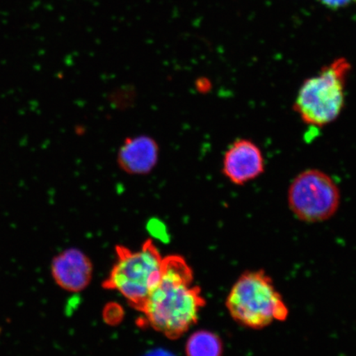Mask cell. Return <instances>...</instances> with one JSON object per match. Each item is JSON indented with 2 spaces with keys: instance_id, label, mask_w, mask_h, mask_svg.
I'll list each match as a JSON object with an SVG mask.
<instances>
[{
  "instance_id": "6da1fadb",
  "label": "cell",
  "mask_w": 356,
  "mask_h": 356,
  "mask_svg": "<svg viewBox=\"0 0 356 356\" xmlns=\"http://www.w3.org/2000/svg\"><path fill=\"white\" fill-rule=\"evenodd\" d=\"M206 305L193 286V273L184 257H163L161 277L147 298L141 313L154 330L175 340L197 323Z\"/></svg>"
},
{
  "instance_id": "7a4b0ae2",
  "label": "cell",
  "mask_w": 356,
  "mask_h": 356,
  "mask_svg": "<svg viewBox=\"0 0 356 356\" xmlns=\"http://www.w3.org/2000/svg\"><path fill=\"white\" fill-rule=\"evenodd\" d=\"M226 308L235 322L255 330L283 322L289 316L286 302L264 270L240 275L227 297Z\"/></svg>"
},
{
  "instance_id": "3957f363",
  "label": "cell",
  "mask_w": 356,
  "mask_h": 356,
  "mask_svg": "<svg viewBox=\"0 0 356 356\" xmlns=\"http://www.w3.org/2000/svg\"><path fill=\"white\" fill-rule=\"evenodd\" d=\"M115 251L117 261L104 287L117 291L134 309L141 312L147 298L161 277L163 257L151 240L146 241L140 250L118 246Z\"/></svg>"
},
{
  "instance_id": "277c9868",
  "label": "cell",
  "mask_w": 356,
  "mask_h": 356,
  "mask_svg": "<svg viewBox=\"0 0 356 356\" xmlns=\"http://www.w3.org/2000/svg\"><path fill=\"white\" fill-rule=\"evenodd\" d=\"M350 70L348 60L341 58L302 83L293 104V109L302 122L323 127L339 117L345 105L346 83Z\"/></svg>"
},
{
  "instance_id": "5b68a950",
  "label": "cell",
  "mask_w": 356,
  "mask_h": 356,
  "mask_svg": "<svg viewBox=\"0 0 356 356\" xmlns=\"http://www.w3.org/2000/svg\"><path fill=\"white\" fill-rule=\"evenodd\" d=\"M288 202L298 219L309 222L330 219L341 202L340 190L330 176L310 169L300 173L292 181L288 191Z\"/></svg>"
},
{
  "instance_id": "8992f818",
  "label": "cell",
  "mask_w": 356,
  "mask_h": 356,
  "mask_svg": "<svg viewBox=\"0 0 356 356\" xmlns=\"http://www.w3.org/2000/svg\"><path fill=\"white\" fill-rule=\"evenodd\" d=\"M264 158L256 144L248 140H238L226 151L222 172L235 185L255 179L264 172Z\"/></svg>"
},
{
  "instance_id": "52a82bcc",
  "label": "cell",
  "mask_w": 356,
  "mask_h": 356,
  "mask_svg": "<svg viewBox=\"0 0 356 356\" xmlns=\"http://www.w3.org/2000/svg\"><path fill=\"white\" fill-rule=\"evenodd\" d=\"M51 271L58 286L65 291L76 293L90 284L92 264L82 251L69 248L53 258Z\"/></svg>"
},
{
  "instance_id": "ba28073f",
  "label": "cell",
  "mask_w": 356,
  "mask_h": 356,
  "mask_svg": "<svg viewBox=\"0 0 356 356\" xmlns=\"http://www.w3.org/2000/svg\"><path fill=\"white\" fill-rule=\"evenodd\" d=\"M159 146L152 137L140 135L127 138L120 147L118 164L127 175H149L157 166Z\"/></svg>"
},
{
  "instance_id": "9c48e42d",
  "label": "cell",
  "mask_w": 356,
  "mask_h": 356,
  "mask_svg": "<svg viewBox=\"0 0 356 356\" xmlns=\"http://www.w3.org/2000/svg\"><path fill=\"white\" fill-rule=\"evenodd\" d=\"M224 346L220 337L207 330L195 332L186 344V356H222Z\"/></svg>"
},
{
  "instance_id": "30bf717a",
  "label": "cell",
  "mask_w": 356,
  "mask_h": 356,
  "mask_svg": "<svg viewBox=\"0 0 356 356\" xmlns=\"http://www.w3.org/2000/svg\"><path fill=\"white\" fill-rule=\"evenodd\" d=\"M321 1L328 7L338 8L346 6L350 0H321Z\"/></svg>"
},
{
  "instance_id": "8fae6325",
  "label": "cell",
  "mask_w": 356,
  "mask_h": 356,
  "mask_svg": "<svg viewBox=\"0 0 356 356\" xmlns=\"http://www.w3.org/2000/svg\"><path fill=\"white\" fill-rule=\"evenodd\" d=\"M151 356H169V355H166L165 354H163V355H151Z\"/></svg>"
}]
</instances>
